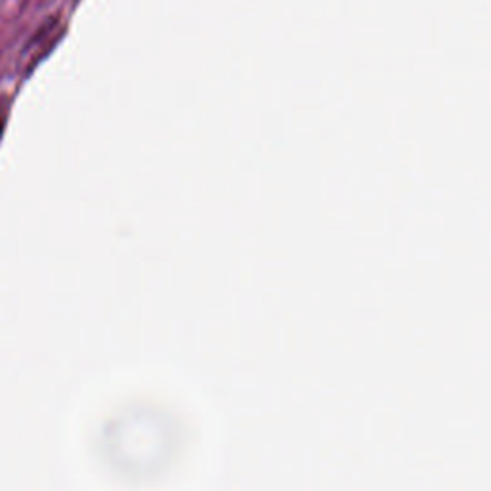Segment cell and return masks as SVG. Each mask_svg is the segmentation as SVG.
Instances as JSON below:
<instances>
[{"instance_id":"6da1fadb","label":"cell","mask_w":491,"mask_h":491,"mask_svg":"<svg viewBox=\"0 0 491 491\" xmlns=\"http://www.w3.org/2000/svg\"><path fill=\"white\" fill-rule=\"evenodd\" d=\"M3 129H4V127H3V123H0V137H3Z\"/></svg>"}]
</instances>
